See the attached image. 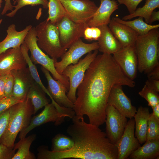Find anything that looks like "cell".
Returning a JSON list of instances; mask_svg holds the SVG:
<instances>
[{"instance_id":"7bdbcfd3","label":"cell","mask_w":159,"mask_h":159,"mask_svg":"<svg viewBox=\"0 0 159 159\" xmlns=\"http://www.w3.org/2000/svg\"><path fill=\"white\" fill-rule=\"evenodd\" d=\"M5 4L1 14L3 15L6 14L9 10L11 11L13 10V6L11 2V0H5Z\"/></svg>"},{"instance_id":"6da1fadb","label":"cell","mask_w":159,"mask_h":159,"mask_svg":"<svg viewBox=\"0 0 159 159\" xmlns=\"http://www.w3.org/2000/svg\"><path fill=\"white\" fill-rule=\"evenodd\" d=\"M116 85L133 87L135 83L123 73L111 54L97 55L77 87L73 108L75 115L87 116L91 124L102 125L110 92Z\"/></svg>"},{"instance_id":"ffe728a7","label":"cell","mask_w":159,"mask_h":159,"mask_svg":"<svg viewBox=\"0 0 159 159\" xmlns=\"http://www.w3.org/2000/svg\"><path fill=\"white\" fill-rule=\"evenodd\" d=\"M108 26L122 47L135 46L139 35L138 33L128 26L111 19Z\"/></svg>"},{"instance_id":"9a60e30c","label":"cell","mask_w":159,"mask_h":159,"mask_svg":"<svg viewBox=\"0 0 159 159\" xmlns=\"http://www.w3.org/2000/svg\"><path fill=\"white\" fill-rule=\"evenodd\" d=\"M41 70L46 78L48 86L47 89L50 95L52 101L57 107L72 109L74 104L67 96L66 93L68 90L60 81L55 80L51 75L49 72L42 66Z\"/></svg>"},{"instance_id":"7c38bea8","label":"cell","mask_w":159,"mask_h":159,"mask_svg":"<svg viewBox=\"0 0 159 159\" xmlns=\"http://www.w3.org/2000/svg\"><path fill=\"white\" fill-rule=\"evenodd\" d=\"M105 113V133L111 142L116 145L123 133L127 122V118L108 104Z\"/></svg>"},{"instance_id":"9c48e42d","label":"cell","mask_w":159,"mask_h":159,"mask_svg":"<svg viewBox=\"0 0 159 159\" xmlns=\"http://www.w3.org/2000/svg\"><path fill=\"white\" fill-rule=\"evenodd\" d=\"M67 16L74 22L88 24L98 7L90 0H60Z\"/></svg>"},{"instance_id":"5b68a950","label":"cell","mask_w":159,"mask_h":159,"mask_svg":"<svg viewBox=\"0 0 159 159\" xmlns=\"http://www.w3.org/2000/svg\"><path fill=\"white\" fill-rule=\"evenodd\" d=\"M38 46L51 58L61 57L67 49L61 44L58 29L56 24L47 19L35 27Z\"/></svg>"},{"instance_id":"2e32d148","label":"cell","mask_w":159,"mask_h":159,"mask_svg":"<svg viewBox=\"0 0 159 159\" xmlns=\"http://www.w3.org/2000/svg\"><path fill=\"white\" fill-rule=\"evenodd\" d=\"M107 104L111 105L127 118H132L137 112L136 107L132 105L130 99L125 94L122 86L115 85L110 92Z\"/></svg>"},{"instance_id":"b9f144b4","label":"cell","mask_w":159,"mask_h":159,"mask_svg":"<svg viewBox=\"0 0 159 159\" xmlns=\"http://www.w3.org/2000/svg\"><path fill=\"white\" fill-rule=\"evenodd\" d=\"M7 74L0 76V100L4 97V86Z\"/></svg>"},{"instance_id":"d590c367","label":"cell","mask_w":159,"mask_h":159,"mask_svg":"<svg viewBox=\"0 0 159 159\" xmlns=\"http://www.w3.org/2000/svg\"><path fill=\"white\" fill-rule=\"evenodd\" d=\"M14 80L13 77L10 73L7 76L4 83V97H9L12 96Z\"/></svg>"},{"instance_id":"30bf717a","label":"cell","mask_w":159,"mask_h":159,"mask_svg":"<svg viewBox=\"0 0 159 159\" xmlns=\"http://www.w3.org/2000/svg\"><path fill=\"white\" fill-rule=\"evenodd\" d=\"M99 47L97 42L87 44L83 42L81 38L79 39L62 55L60 61L58 62L57 60L54 61V64L56 71L59 74L62 75L64 70L67 66L77 63L83 55L98 50Z\"/></svg>"},{"instance_id":"74e56055","label":"cell","mask_w":159,"mask_h":159,"mask_svg":"<svg viewBox=\"0 0 159 159\" xmlns=\"http://www.w3.org/2000/svg\"><path fill=\"white\" fill-rule=\"evenodd\" d=\"M15 153V150L13 149L0 143V159H11Z\"/></svg>"},{"instance_id":"ba28073f","label":"cell","mask_w":159,"mask_h":159,"mask_svg":"<svg viewBox=\"0 0 159 159\" xmlns=\"http://www.w3.org/2000/svg\"><path fill=\"white\" fill-rule=\"evenodd\" d=\"M98 52V50L88 53L83 59L80 58L78 62L71 64L64 70L62 74L69 78V86L67 96L74 103L76 99V92L79 85L83 80L86 70L95 59Z\"/></svg>"},{"instance_id":"52a82bcc","label":"cell","mask_w":159,"mask_h":159,"mask_svg":"<svg viewBox=\"0 0 159 159\" xmlns=\"http://www.w3.org/2000/svg\"><path fill=\"white\" fill-rule=\"evenodd\" d=\"M43 110L34 116L29 125L20 132V139L24 138L33 129L42 124L49 122H55L56 125L62 123L66 117L72 119L75 115L72 109L63 107H57L52 102L46 105Z\"/></svg>"},{"instance_id":"484cf974","label":"cell","mask_w":159,"mask_h":159,"mask_svg":"<svg viewBox=\"0 0 159 159\" xmlns=\"http://www.w3.org/2000/svg\"><path fill=\"white\" fill-rule=\"evenodd\" d=\"M36 137V135H31L20 139L17 143L14 144L13 149L15 150L18 149V150L11 159H36L34 154L30 151L31 145Z\"/></svg>"},{"instance_id":"4316f807","label":"cell","mask_w":159,"mask_h":159,"mask_svg":"<svg viewBox=\"0 0 159 159\" xmlns=\"http://www.w3.org/2000/svg\"><path fill=\"white\" fill-rule=\"evenodd\" d=\"M159 8V0H146L143 7L137 9L132 13L124 16L122 19L127 21L136 17H141L148 24L152 13L155 9Z\"/></svg>"},{"instance_id":"7a4b0ae2","label":"cell","mask_w":159,"mask_h":159,"mask_svg":"<svg viewBox=\"0 0 159 159\" xmlns=\"http://www.w3.org/2000/svg\"><path fill=\"white\" fill-rule=\"evenodd\" d=\"M72 119L66 131L73 141V147L61 152L42 147L39 150L38 159H117L116 145L99 127L86 122L83 116L75 115Z\"/></svg>"},{"instance_id":"bcb514c9","label":"cell","mask_w":159,"mask_h":159,"mask_svg":"<svg viewBox=\"0 0 159 159\" xmlns=\"http://www.w3.org/2000/svg\"><path fill=\"white\" fill-rule=\"evenodd\" d=\"M2 2V0H0V8L1 7V4Z\"/></svg>"},{"instance_id":"f6af8a7d","label":"cell","mask_w":159,"mask_h":159,"mask_svg":"<svg viewBox=\"0 0 159 159\" xmlns=\"http://www.w3.org/2000/svg\"><path fill=\"white\" fill-rule=\"evenodd\" d=\"M153 110V114L157 119L159 120V104L151 107Z\"/></svg>"},{"instance_id":"83f0119b","label":"cell","mask_w":159,"mask_h":159,"mask_svg":"<svg viewBox=\"0 0 159 159\" xmlns=\"http://www.w3.org/2000/svg\"><path fill=\"white\" fill-rule=\"evenodd\" d=\"M112 19L128 26L140 36L146 34L152 29L159 27V24L150 25L144 21L143 18L141 17L131 21L124 20L116 17H113Z\"/></svg>"},{"instance_id":"836d02e7","label":"cell","mask_w":159,"mask_h":159,"mask_svg":"<svg viewBox=\"0 0 159 159\" xmlns=\"http://www.w3.org/2000/svg\"><path fill=\"white\" fill-rule=\"evenodd\" d=\"M101 34V31L98 27L88 26L84 30L83 37L89 41L97 40Z\"/></svg>"},{"instance_id":"44dd1931","label":"cell","mask_w":159,"mask_h":159,"mask_svg":"<svg viewBox=\"0 0 159 159\" xmlns=\"http://www.w3.org/2000/svg\"><path fill=\"white\" fill-rule=\"evenodd\" d=\"M32 27L30 25L23 30L18 31L16 30L15 24L10 25L6 30V36L0 42V54L9 49L20 47L24 42L29 31Z\"/></svg>"},{"instance_id":"7dc6e473","label":"cell","mask_w":159,"mask_h":159,"mask_svg":"<svg viewBox=\"0 0 159 159\" xmlns=\"http://www.w3.org/2000/svg\"><path fill=\"white\" fill-rule=\"evenodd\" d=\"M114 0V1H115V0Z\"/></svg>"},{"instance_id":"8992f818","label":"cell","mask_w":159,"mask_h":159,"mask_svg":"<svg viewBox=\"0 0 159 159\" xmlns=\"http://www.w3.org/2000/svg\"><path fill=\"white\" fill-rule=\"evenodd\" d=\"M37 38L35 27H32L29 31L24 40V42L30 51V59L34 64H39L49 72L55 80L61 82L68 90L69 86V78L63 74H59L56 70L54 62L55 59L50 58L38 46Z\"/></svg>"},{"instance_id":"8d00e7d4","label":"cell","mask_w":159,"mask_h":159,"mask_svg":"<svg viewBox=\"0 0 159 159\" xmlns=\"http://www.w3.org/2000/svg\"><path fill=\"white\" fill-rule=\"evenodd\" d=\"M22 101L16 99L13 96L4 97L0 100V114L14 105Z\"/></svg>"},{"instance_id":"d4e9b609","label":"cell","mask_w":159,"mask_h":159,"mask_svg":"<svg viewBox=\"0 0 159 159\" xmlns=\"http://www.w3.org/2000/svg\"><path fill=\"white\" fill-rule=\"evenodd\" d=\"M45 92L35 82L29 89L26 97L31 101L34 109L33 114L49 103Z\"/></svg>"},{"instance_id":"5bb4252c","label":"cell","mask_w":159,"mask_h":159,"mask_svg":"<svg viewBox=\"0 0 159 159\" xmlns=\"http://www.w3.org/2000/svg\"><path fill=\"white\" fill-rule=\"evenodd\" d=\"M135 129L134 119H130L122 135L116 145L118 150L117 159H128L132 153L141 146L135 136Z\"/></svg>"},{"instance_id":"f546056e","label":"cell","mask_w":159,"mask_h":159,"mask_svg":"<svg viewBox=\"0 0 159 159\" xmlns=\"http://www.w3.org/2000/svg\"><path fill=\"white\" fill-rule=\"evenodd\" d=\"M74 142L70 137L63 134L56 135L52 140V151L61 152L71 149L74 146Z\"/></svg>"},{"instance_id":"ee69618b","label":"cell","mask_w":159,"mask_h":159,"mask_svg":"<svg viewBox=\"0 0 159 159\" xmlns=\"http://www.w3.org/2000/svg\"><path fill=\"white\" fill-rule=\"evenodd\" d=\"M159 20V11H154L152 13L150 17L148 24L151 25L153 22Z\"/></svg>"},{"instance_id":"ac0fdd59","label":"cell","mask_w":159,"mask_h":159,"mask_svg":"<svg viewBox=\"0 0 159 159\" xmlns=\"http://www.w3.org/2000/svg\"><path fill=\"white\" fill-rule=\"evenodd\" d=\"M14 80L12 96L19 101H23L27 93L35 82L29 69L26 67L21 69L13 70L10 72Z\"/></svg>"},{"instance_id":"4dcf8cb0","label":"cell","mask_w":159,"mask_h":159,"mask_svg":"<svg viewBox=\"0 0 159 159\" xmlns=\"http://www.w3.org/2000/svg\"><path fill=\"white\" fill-rule=\"evenodd\" d=\"M16 4L13 6L14 9L11 12L6 14V16L10 17L14 16L17 12L23 7L27 5H30L35 6L39 5H42L43 8L48 9V0H14L13 4Z\"/></svg>"},{"instance_id":"d6a6232c","label":"cell","mask_w":159,"mask_h":159,"mask_svg":"<svg viewBox=\"0 0 159 159\" xmlns=\"http://www.w3.org/2000/svg\"><path fill=\"white\" fill-rule=\"evenodd\" d=\"M138 94L147 101L148 105L151 107L159 104L158 93L151 90L145 84Z\"/></svg>"},{"instance_id":"7402d4cb","label":"cell","mask_w":159,"mask_h":159,"mask_svg":"<svg viewBox=\"0 0 159 159\" xmlns=\"http://www.w3.org/2000/svg\"><path fill=\"white\" fill-rule=\"evenodd\" d=\"M98 27L101 32V35L97 40L99 47L98 51L103 53L111 54L117 52L122 47L108 25H103Z\"/></svg>"},{"instance_id":"cb8c5ba5","label":"cell","mask_w":159,"mask_h":159,"mask_svg":"<svg viewBox=\"0 0 159 159\" xmlns=\"http://www.w3.org/2000/svg\"><path fill=\"white\" fill-rule=\"evenodd\" d=\"M159 155V140L146 141L132 153L129 157L131 159H157Z\"/></svg>"},{"instance_id":"d6986e66","label":"cell","mask_w":159,"mask_h":159,"mask_svg":"<svg viewBox=\"0 0 159 159\" xmlns=\"http://www.w3.org/2000/svg\"><path fill=\"white\" fill-rule=\"evenodd\" d=\"M100 5L88 23L89 27L108 25L112 14L118 9L117 1L113 0H100Z\"/></svg>"},{"instance_id":"ab89813d","label":"cell","mask_w":159,"mask_h":159,"mask_svg":"<svg viewBox=\"0 0 159 159\" xmlns=\"http://www.w3.org/2000/svg\"><path fill=\"white\" fill-rule=\"evenodd\" d=\"M145 85L151 90L159 93V80L148 79L146 80Z\"/></svg>"},{"instance_id":"f1b7e54d","label":"cell","mask_w":159,"mask_h":159,"mask_svg":"<svg viewBox=\"0 0 159 159\" xmlns=\"http://www.w3.org/2000/svg\"><path fill=\"white\" fill-rule=\"evenodd\" d=\"M48 16L47 19L54 24H56L63 17L67 16L60 0H48Z\"/></svg>"},{"instance_id":"1f68e13d","label":"cell","mask_w":159,"mask_h":159,"mask_svg":"<svg viewBox=\"0 0 159 159\" xmlns=\"http://www.w3.org/2000/svg\"><path fill=\"white\" fill-rule=\"evenodd\" d=\"M157 140H159V120L152 113H150L148 122L146 141Z\"/></svg>"},{"instance_id":"8fae6325","label":"cell","mask_w":159,"mask_h":159,"mask_svg":"<svg viewBox=\"0 0 159 159\" xmlns=\"http://www.w3.org/2000/svg\"><path fill=\"white\" fill-rule=\"evenodd\" d=\"M62 47L67 49L81 37H84V32L87 24L77 23L67 16L63 17L56 24Z\"/></svg>"},{"instance_id":"60d3db41","label":"cell","mask_w":159,"mask_h":159,"mask_svg":"<svg viewBox=\"0 0 159 159\" xmlns=\"http://www.w3.org/2000/svg\"><path fill=\"white\" fill-rule=\"evenodd\" d=\"M147 75L148 79L159 80V65L155 67Z\"/></svg>"},{"instance_id":"e0dca14e","label":"cell","mask_w":159,"mask_h":159,"mask_svg":"<svg viewBox=\"0 0 159 159\" xmlns=\"http://www.w3.org/2000/svg\"><path fill=\"white\" fill-rule=\"evenodd\" d=\"M27 65L20 47L9 49L0 54V76L13 70L25 68Z\"/></svg>"},{"instance_id":"f35d334b","label":"cell","mask_w":159,"mask_h":159,"mask_svg":"<svg viewBox=\"0 0 159 159\" xmlns=\"http://www.w3.org/2000/svg\"><path fill=\"white\" fill-rule=\"evenodd\" d=\"M120 4H124L126 7L129 14L133 13L137 9L140 3L143 0H117Z\"/></svg>"},{"instance_id":"3957f363","label":"cell","mask_w":159,"mask_h":159,"mask_svg":"<svg viewBox=\"0 0 159 159\" xmlns=\"http://www.w3.org/2000/svg\"><path fill=\"white\" fill-rule=\"evenodd\" d=\"M159 29H153L143 35H138L135 47L138 60V70L148 74L159 65Z\"/></svg>"},{"instance_id":"4fadbf2b","label":"cell","mask_w":159,"mask_h":159,"mask_svg":"<svg viewBox=\"0 0 159 159\" xmlns=\"http://www.w3.org/2000/svg\"><path fill=\"white\" fill-rule=\"evenodd\" d=\"M113 57L125 75L132 80L136 77L138 60L135 46L122 47Z\"/></svg>"},{"instance_id":"277c9868","label":"cell","mask_w":159,"mask_h":159,"mask_svg":"<svg viewBox=\"0 0 159 159\" xmlns=\"http://www.w3.org/2000/svg\"><path fill=\"white\" fill-rule=\"evenodd\" d=\"M34 109L30 100L26 97L11 107L6 128L1 138V143L14 149L18 133L29 124Z\"/></svg>"},{"instance_id":"e575fe53","label":"cell","mask_w":159,"mask_h":159,"mask_svg":"<svg viewBox=\"0 0 159 159\" xmlns=\"http://www.w3.org/2000/svg\"><path fill=\"white\" fill-rule=\"evenodd\" d=\"M11 110V107L0 114V143L1 138L7 126Z\"/></svg>"},{"instance_id":"603a6c76","label":"cell","mask_w":159,"mask_h":159,"mask_svg":"<svg viewBox=\"0 0 159 159\" xmlns=\"http://www.w3.org/2000/svg\"><path fill=\"white\" fill-rule=\"evenodd\" d=\"M150 113L148 107L140 106L134 117L135 122V137L142 144L146 140L148 122Z\"/></svg>"}]
</instances>
